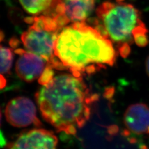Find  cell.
Segmentation results:
<instances>
[{
    "label": "cell",
    "instance_id": "1",
    "mask_svg": "<svg viewBox=\"0 0 149 149\" xmlns=\"http://www.w3.org/2000/svg\"><path fill=\"white\" fill-rule=\"evenodd\" d=\"M93 95L80 77L60 74L37 92L36 99L42 118L58 132L76 134L89 120Z\"/></svg>",
    "mask_w": 149,
    "mask_h": 149
},
{
    "label": "cell",
    "instance_id": "2",
    "mask_svg": "<svg viewBox=\"0 0 149 149\" xmlns=\"http://www.w3.org/2000/svg\"><path fill=\"white\" fill-rule=\"evenodd\" d=\"M54 54L65 68L78 77L81 72H94L96 66H112L116 60L112 42L85 22L72 23L60 31Z\"/></svg>",
    "mask_w": 149,
    "mask_h": 149
},
{
    "label": "cell",
    "instance_id": "3",
    "mask_svg": "<svg viewBox=\"0 0 149 149\" xmlns=\"http://www.w3.org/2000/svg\"><path fill=\"white\" fill-rule=\"evenodd\" d=\"M96 14L101 24L97 26L96 29L120 46L132 44L134 30L143 23L137 9L121 1L104 2L97 8Z\"/></svg>",
    "mask_w": 149,
    "mask_h": 149
},
{
    "label": "cell",
    "instance_id": "4",
    "mask_svg": "<svg viewBox=\"0 0 149 149\" xmlns=\"http://www.w3.org/2000/svg\"><path fill=\"white\" fill-rule=\"evenodd\" d=\"M26 21L32 24L21 36L27 50L40 56L53 68H65L54 54L56 41L62 29L55 18L40 15L28 17Z\"/></svg>",
    "mask_w": 149,
    "mask_h": 149
},
{
    "label": "cell",
    "instance_id": "5",
    "mask_svg": "<svg viewBox=\"0 0 149 149\" xmlns=\"http://www.w3.org/2000/svg\"><path fill=\"white\" fill-rule=\"evenodd\" d=\"M95 0H56L48 16L54 17L61 28L70 22H84L94 9Z\"/></svg>",
    "mask_w": 149,
    "mask_h": 149
},
{
    "label": "cell",
    "instance_id": "6",
    "mask_svg": "<svg viewBox=\"0 0 149 149\" xmlns=\"http://www.w3.org/2000/svg\"><path fill=\"white\" fill-rule=\"evenodd\" d=\"M4 113L8 123L14 127H25L31 125L39 127L41 125L34 103L24 96L16 97L9 101Z\"/></svg>",
    "mask_w": 149,
    "mask_h": 149
},
{
    "label": "cell",
    "instance_id": "7",
    "mask_svg": "<svg viewBox=\"0 0 149 149\" xmlns=\"http://www.w3.org/2000/svg\"><path fill=\"white\" fill-rule=\"evenodd\" d=\"M58 139L54 132L34 129L22 133L8 149H57Z\"/></svg>",
    "mask_w": 149,
    "mask_h": 149
},
{
    "label": "cell",
    "instance_id": "8",
    "mask_svg": "<svg viewBox=\"0 0 149 149\" xmlns=\"http://www.w3.org/2000/svg\"><path fill=\"white\" fill-rule=\"evenodd\" d=\"M15 52L19 55L16 65L18 77L27 82H32L39 79L47 66L45 60L27 50L17 49Z\"/></svg>",
    "mask_w": 149,
    "mask_h": 149
},
{
    "label": "cell",
    "instance_id": "9",
    "mask_svg": "<svg viewBox=\"0 0 149 149\" xmlns=\"http://www.w3.org/2000/svg\"><path fill=\"white\" fill-rule=\"evenodd\" d=\"M124 123L129 133L149 134V107L143 103L129 106L125 111Z\"/></svg>",
    "mask_w": 149,
    "mask_h": 149
},
{
    "label": "cell",
    "instance_id": "10",
    "mask_svg": "<svg viewBox=\"0 0 149 149\" xmlns=\"http://www.w3.org/2000/svg\"><path fill=\"white\" fill-rule=\"evenodd\" d=\"M25 11L32 15H47L56 0H19Z\"/></svg>",
    "mask_w": 149,
    "mask_h": 149
},
{
    "label": "cell",
    "instance_id": "11",
    "mask_svg": "<svg viewBox=\"0 0 149 149\" xmlns=\"http://www.w3.org/2000/svg\"><path fill=\"white\" fill-rule=\"evenodd\" d=\"M13 53L10 49L1 47V74L9 73L12 66Z\"/></svg>",
    "mask_w": 149,
    "mask_h": 149
},
{
    "label": "cell",
    "instance_id": "12",
    "mask_svg": "<svg viewBox=\"0 0 149 149\" xmlns=\"http://www.w3.org/2000/svg\"><path fill=\"white\" fill-rule=\"evenodd\" d=\"M148 30L144 23L138 26L133 33V39L138 46L143 47L148 44V39L147 36Z\"/></svg>",
    "mask_w": 149,
    "mask_h": 149
},
{
    "label": "cell",
    "instance_id": "13",
    "mask_svg": "<svg viewBox=\"0 0 149 149\" xmlns=\"http://www.w3.org/2000/svg\"><path fill=\"white\" fill-rule=\"evenodd\" d=\"M54 74L53 67L47 64L42 74L39 78V83L42 85V86L47 85L54 78Z\"/></svg>",
    "mask_w": 149,
    "mask_h": 149
},
{
    "label": "cell",
    "instance_id": "14",
    "mask_svg": "<svg viewBox=\"0 0 149 149\" xmlns=\"http://www.w3.org/2000/svg\"><path fill=\"white\" fill-rule=\"evenodd\" d=\"M130 45L129 44H124L121 45L119 48V51L120 55L123 56V57H126L130 53Z\"/></svg>",
    "mask_w": 149,
    "mask_h": 149
},
{
    "label": "cell",
    "instance_id": "15",
    "mask_svg": "<svg viewBox=\"0 0 149 149\" xmlns=\"http://www.w3.org/2000/svg\"><path fill=\"white\" fill-rule=\"evenodd\" d=\"M5 86H6L5 78H4L3 74H1V89L2 90Z\"/></svg>",
    "mask_w": 149,
    "mask_h": 149
},
{
    "label": "cell",
    "instance_id": "16",
    "mask_svg": "<svg viewBox=\"0 0 149 149\" xmlns=\"http://www.w3.org/2000/svg\"><path fill=\"white\" fill-rule=\"evenodd\" d=\"M146 72L147 73L149 77V56L147 57L146 62Z\"/></svg>",
    "mask_w": 149,
    "mask_h": 149
}]
</instances>
